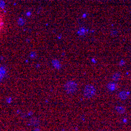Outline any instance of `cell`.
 I'll return each mask as SVG.
<instances>
[{
	"instance_id": "6da1fadb",
	"label": "cell",
	"mask_w": 131,
	"mask_h": 131,
	"mask_svg": "<svg viewBox=\"0 0 131 131\" xmlns=\"http://www.w3.org/2000/svg\"><path fill=\"white\" fill-rule=\"evenodd\" d=\"M1 24H2V22H1V18H0V28H1Z\"/></svg>"
}]
</instances>
